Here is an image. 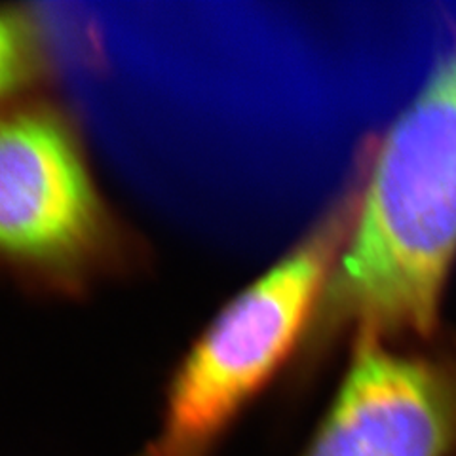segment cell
I'll return each instance as SVG.
<instances>
[{"instance_id":"1","label":"cell","mask_w":456,"mask_h":456,"mask_svg":"<svg viewBox=\"0 0 456 456\" xmlns=\"http://www.w3.org/2000/svg\"><path fill=\"white\" fill-rule=\"evenodd\" d=\"M362 200L348 244L298 354L428 345L456 263V40L380 139L358 156Z\"/></svg>"},{"instance_id":"2","label":"cell","mask_w":456,"mask_h":456,"mask_svg":"<svg viewBox=\"0 0 456 456\" xmlns=\"http://www.w3.org/2000/svg\"><path fill=\"white\" fill-rule=\"evenodd\" d=\"M151 256L99 181L73 109L40 94L0 112V278L75 303L141 274Z\"/></svg>"},{"instance_id":"3","label":"cell","mask_w":456,"mask_h":456,"mask_svg":"<svg viewBox=\"0 0 456 456\" xmlns=\"http://www.w3.org/2000/svg\"><path fill=\"white\" fill-rule=\"evenodd\" d=\"M362 167L306 234L226 301L171 367L149 456H217L228 432L293 354L358 217Z\"/></svg>"},{"instance_id":"4","label":"cell","mask_w":456,"mask_h":456,"mask_svg":"<svg viewBox=\"0 0 456 456\" xmlns=\"http://www.w3.org/2000/svg\"><path fill=\"white\" fill-rule=\"evenodd\" d=\"M454 454L456 346L362 340L303 456Z\"/></svg>"},{"instance_id":"5","label":"cell","mask_w":456,"mask_h":456,"mask_svg":"<svg viewBox=\"0 0 456 456\" xmlns=\"http://www.w3.org/2000/svg\"><path fill=\"white\" fill-rule=\"evenodd\" d=\"M55 73L45 18L28 4L0 6V112L46 94Z\"/></svg>"},{"instance_id":"6","label":"cell","mask_w":456,"mask_h":456,"mask_svg":"<svg viewBox=\"0 0 456 456\" xmlns=\"http://www.w3.org/2000/svg\"><path fill=\"white\" fill-rule=\"evenodd\" d=\"M137 456H149V454H147V451H142V452H141V454H137Z\"/></svg>"}]
</instances>
